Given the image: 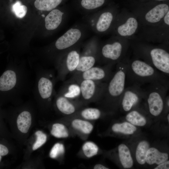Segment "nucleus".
I'll return each mask as SVG.
<instances>
[{
	"instance_id": "nucleus-1",
	"label": "nucleus",
	"mask_w": 169,
	"mask_h": 169,
	"mask_svg": "<svg viewBox=\"0 0 169 169\" xmlns=\"http://www.w3.org/2000/svg\"><path fill=\"white\" fill-rule=\"evenodd\" d=\"M32 70L24 62H13L0 77V92L7 94L13 104H20L23 96L32 92Z\"/></svg>"
},
{
	"instance_id": "nucleus-2",
	"label": "nucleus",
	"mask_w": 169,
	"mask_h": 169,
	"mask_svg": "<svg viewBox=\"0 0 169 169\" xmlns=\"http://www.w3.org/2000/svg\"><path fill=\"white\" fill-rule=\"evenodd\" d=\"M30 67L35 76L32 92L38 108L43 109L50 101L54 93V74L39 63Z\"/></svg>"
},
{
	"instance_id": "nucleus-3",
	"label": "nucleus",
	"mask_w": 169,
	"mask_h": 169,
	"mask_svg": "<svg viewBox=\"0 0 169 169\" xmlns=\"http://www.w3.org/2000/svg\"><path fill=\"white\" fill-rule=\"evenodd\" d=\"M167 77L143 61L136 59L127 63L126 83L142 86L156 82L169 83Z\"/></svg>"
},
{
	"instance_id": "nucleus-4",
	"label": "nucleus",
	"mask_w": 169,
	"mask_h": 169,
	"mask_svg": "<svg viewBox=\"0 0 169 169\" xmlns=\"http://www.w3.org/2000/svg\"><path fill=\"white\" fill-rule=\"evenodd\" d=\"M168 83L156 82L142 86L145 91L149 112L153 116L159 115L163 111L164 98L168 90Z\"/></svg>"
},
{
	"instance_id": "nucleus-5",
	"label": "nucleus",
	"mask_w": 169,
	"mask_h": 169,
	"mask_svg": "<svg viewBox=\"0 0 169 169\" xmlns=\"http://www.w3.org/2000/svg\"><path fill=\"white\" fill-rule=\"evenodd\" d=\"M89 30L84 22L75 24L56 40L54 45L55 49L64 52L82 43Z\"/></svg>"
},
{
	"instance_id": "nucleus-6",
	"label": "nucleus",
	"mask_w": 169,
	"mask_h": 169,
	"mask_svg": "<svg viewBox=\"0 0 169 169\" xmlns=\"http://www.w3.org/2000/svg\"><path fill=\"white\" fill-rule=\"evenodd\" d=\"M127 63H119L116 71L105 85L103 93L114 99L120 100L126 86Z\"/></svg>"
},
{
	"instance_id": "nucleus-7",
	"label": "nucleus",
	"mask_w": 169,
	"mask_h": 169,
	"mask_svg": "<svg viewBox=\"0 0 169 169\" xmlns=\"http://www.w3.org/2000/svg\"><path fill=\"white\" fill-rule=\"evenodd\" d=\"M113 19V14L108 11L100 13H92L84 16L83 18V22L89 30L99 33L107 31L110 27Z\"/></svg>"
},
{
	"instance_id": "nucleus-8",
	"label": "nucleus",
	"mask_w": 169,
	"mask_h": 169,
	"mask_svg": "<svg viewBox=\"0 0 169 169\" xmlns=\"http://www.w3.org/2000/svg\"><path fill=\"white\" fill-rule=\"evenodd\" d=\"M145 95L144 90L141 86L135 84L126 86L120 99L123 110L125 112L130 111L141 98H145Z\"/></svg>"
},
{
	"instance_id": "nucleus-9",
	"label": "nucleus",
	"mask_w": 169,
	"mask_h": 169,
	"mask_svg": "<svg viewBox=\"0 0 169 169\" xmlns=\"http://www.w3.org/2000/svg\"><path fill=\"white\" fill-rule=\"evenodd\" d=\"M33 107L28 103L13 108L17 115V125L19 131L23 134L27 133L31 126Z\"/></svg>"
},
{
	"instance_id": "nucleus-10",
	"label": "nucleus",
	"mask_w": 169,
	"mask_h": 169,
	"mask_svg": "<svg viewBox=\"0 0 169 169\" xmlns=\"http://www.w3.org/2000/svg\"><path fill=\"white\" fill-rule=\"evenodd\" d=\"M151 65L165 76L169 75V54L164 49L155 48L150 52Z\"/></svg>"
},
{
	"instance_id": "nucleus-11",
	"label": "nucleus",
	"mask_w": 169,
	"mask_h": 169,
	"mask_svg": "<svg viewBox=\"0 0 169 169\" xmlns=\"http://www.w3.org/2000/svg\"><path fill=\"white\" fill-rule=\"evenodd\" d=\"M81 44V43L64 52L56 67L65 65L69 71L75 70L80 59L79 47Z\"/></svg>"
},
{
	"instance_id": "nucleus-12",
	"label": "nucleus",
	"mask_w": 169,
	"mask_h": 169,
	"mask_svg": "<svg viewBox=\"0 0 169 169\" xmlns=\"http://www.w3.org/2000/svg\"><path fill=\"white\" fill-rule=\"evenodd\" d=\"M69 15L67 11L56 8L50 11L44 19L45 28L49 31L56 29L67 19Z\"/></svg>"
},
{
	"instance_id": "nucleus-13",
	"label": "nucleus",
	"mask_w": 169,
	"mask_h": 169,
	"mask_svg": "<svg viewBox=\"0 0 169 169\" xmlns=\"http://www.w3.org/2000/svg\"><path fill=\"white\" fill-rule=\"evenodd\" d=\"M122 46L119 42L108 43L102 46L101 50L102 57L105 59L113 62L118 60L120 57Z\"/></svg>"
},
{
	"instance_id": "nucleus-14",
	"label": "nucleus",
	"mask_w": 169,
	"mask_h": 169,
	"mask_svg": "<svg viewBox=\"0 0 169 169\" xmlns=\"http://www.w3.org/2000/svg\"><path fill=\"white\" fill-rule=\"evenodd\" d=\"M81 94L85 100L91 99L98 91H104V89L99 90L95 81L89 79H83L79 85Z\"/></svg>"
},
{
	"instance_id": "nucleus-15",
	"label": "nucleus",
	"mask_w": 169,
	"mask_h": 169,
	"mask_svg": "<svg viewBox=\"0 0 169 169\" xmlns=\"http://www.w3.org/2000/svg\"><path fill=\"white\" fill-rule=\"evenodd\" d=\"M108 69L98 67H93L83 72V79H89L95 81L102 80L108 78Z\"/></svg>"
},
{
	"instance_id": "nucleus-16",
	"label": "nucleus",
	"mask_w": 169,
	"mask_h": 169,
	"mask_svg": "<svg viewBox=\"0 0 169 169\" xmlns=\"http://www.w3.org/2000/svg\"><path fill=\"white\" fill-rule=\"evenodd\" d=\"M169 11L167 5L162 3L158 5L151 9L146 14V20L151 23H155L159 21Z\"/></svg>"
},
{
	"instance_id": "nucleus-17",
	"label": "nucleus",
	"mask_w": 169,
	"mask_h": 169,
	"mask_svg": "<svg viewBox=\"0 0 169 169\" xmlns=\"http://www.w3.org/2000/svg\"><path fill=\"white\" fill-rule=\"evenodd\" d=\"M168 158V154L166 153L160 151L154 147L149 148L146 157V162L149 165H159L167 160Z\"/></svg>"
},
{
	"instance_id": "nucleus-18",
	"label": "nucleus",
	"mask_w": 169,
	"mask_h": 169,
	"mask_svg": "<svg viewBox=\"0 0 169 169\" xmlns=\"http://www.w3.org/2000/svg\"><path fill=\"white\" fill-rule=\"evenodd\" d=\"M55 105L57 109L65 115H71L75 111V106L68 99L59 93L56 97Z\"/></svg>"
},
{
	"instance_id": "nucleus-19",
	"label": "nucleus",
	"mask_w": 169,
	"mask_h": 169,
	"mask_svg": "<svg viewBox=\"0 0 169 169\" xmlns=\"http://www.w3.org/2000/svg\"><path fill=\"white\" fill-rule=\"evenodd\" d=\"M96 61L95 54L83 51L75 70L83 72L94 66Z\"/></svg>"
},
{
	"instance_id": "nucleus-20",
	"label": "nucleus",
	"mask_w": 169,
	"mask_h": 169,
	"mask_svg": "<svg viewBox=\"0 0 169 169\" xmlns=\"http://www.w3.org/2000/svg\"><path fill=\"white\" fill-rule=\"evenodd\" d=\"M119 159L124 168H131L133 164V161L130 150L125 144L120 145L118 147Z\"/></svg>"
},
{
	"instance_id": "nucleus-21",
	"label": "nucleus",
	"mask_w": 169,
	"mask_h": 169,
	"mask_svg": "<svg viewBox=\"0 0 169 169\" xmlns=\"http://www.w3.org/2000/svg\"><path fill=\"white\" fill-rule=\"evenodd\" d=\"M138 27L136 20L133 18H130L125 23L120 26L117 28L119 34L121 36H130L136 32Z\"/></svg>"
},
{
	"instance_id": "nucleus-22",
	"label": "nucleus",
	"mask_w": 169,
	"mask_h": 169,
	"mask_svg": "<svg viewBox=\"0 0 169 169\" xmlns=\"http://www.w3.org/2000/svg\"><path fill=\"white\" fill-rule=\"evenodd\" d=\"M105 0H81L80 6L81 12L86 15L93 13V11L102 6Z\"/></svg>"
},
{
	"instance_id": "nucleus-23",
	"label": "nucleus",
	"mask_w": 169,
	"mask_h": 169,
	"mask_svg": "<svg viewBox=\"0 0 169 169\" xmlns=\"http://www.w3.org/2000/svg\"><path fill=\"white\" fill-rule=\"evenodd\" d=\"M71 125L73 129L84 135H89L93 131L94 126L88 120L76 118L71 122Z\"/></svg>"
},
{
	"instance_id": "nucleus-24",
	"label": "nucleus",
	"mask_w": 169,
	"mask_h": 169,
	"mask_svg": "<svg viewBox=\"0 0 169 169\" xmlns=\"http://www.w3.org/2000/svg\"><path fill=\"white\" fill-rule=\"evenodd\" d=\"M63 0H35L34 5L36 8L41 11H50L56 8Z\"/></svg>"
},
{
	"instance_id": "nucleus-25",
	"label": "nucleus",
	"mask_w": 169,
	"mask_h": 169,
	"mask_svg": "<svg viewBox=\"0 0 169 169\" xmlns=\"http://www.w3.org/2000/svg\"><path fill=\"white\" fill-rule=\"evenodd\" d=\"M149 148V143L146 141H142L138 144L136 150V157L140 164L143 165L146 162V156Z\"/></svg>"
},
{
	"instance_id": "nucleus-26",
	"label": "nucleus",
	"mask_w": 169,
	"mask_h": 169,
	"mask_svg": "<svg viewBox=\"0 0 169 169\" xmlns=\"http://www.w3.org/2000/svg\"><path fill=\"white\" fill-rule=\"evenodd\" d=\"M125 118L130 123L135 125L142 126L146 123L145 117L136 110H133L128 113Z\"/></svg>"
},
{
	"instance_id": "nucleus-27",
	"label": "nucleus",
	"mask_w": 169,
	"mask_h": 169,
	"mask_svg": "<svg viewBox=\"0 0 169 169\" xmlns=\"http://www.w3.org/2000/svg\"><path fill=\"white\" fill-rule=\"evenodd\" d=\"M50 133L52 136L58 138H65L69 136V130L63 124L56 123L54 124L51 127Z\"/></svg>"
},
{
	"instance_id": "nucleus-28",
	"label": "nucleus",
	"mask_w": 169,
	"mask_h": 169,
	"mask_svg": "<svg viewBox=\"0 0 169 169\" xmlns=\"http://www.w3.org/2000/svg\"><path fill=\"white\" fill-rule=\"evenodd\" d=\"M112 130L114 132L130 135L136 131V128L131 123L125 122L114 124L112 127Z\"/></svg>"
},
{
	"instance_id": "nucleus-29",
	"label": "nucleus",
	"mask_w": 169,
	"mask_h": 169,
	"mask_svg": "<svg viewBox=\"0 0 169 169\" xmlns=\"http://www.w3.org/2000/svg\"><path fill=\"white\" fill-rule=\"evenodd\" d=\"M82 149L84 154L88 158H90L96 155L99 150L98 146L91 141L84 142L82 146Z\"/></svg>"
},
{
	"instance_id": "nucleus-30",
	"label": "nucleus",
	"mask_w": 169,
	"mask_h": 169,
	"mask_svg": "<svg viewBox=\"0 0 169 169\" xmlns=\"http://www.w3.org/2000/svg\"><path fill=\"white\" fill-rule=\"evenodd\" d=\"M81 116L87 120H95L98 119L101 116L100 110L95 108H87L81 112Z\"/></svg>"
},
{
	"instance_id": "nucleus-31",
	"label": "nucleus",
	"mask_w": 169,
	"mask_h": 169,
	"mask_svg": "<svg viewBox=\"0 0 169 169\" xmlns=\"http://www.w3.org/2000/svg\"><path fill=\"white\" fill-rule=\"evenodd\" d=\"M59 93L68 99L76 98L81 94L79 85L76 84H72L69 86L67 92H64L61 90Z\"/></svg>"
},
{
	"instance_id": "nucleus-32",
	"label": "nucleus",
	"mask_w": 169,
	"mask_h": 169,
	"mask_svg": "<svg viewBox=\"0 0 169 169\" xmlns=\"http://www.w3.org/2000/svg\"><path fill=\"white\" fill-rule=\"evenodd\" d=\"M27 8L19 0L16 1L12 5V10L17 17L22 18L26 14Z\"/></svg>"
},
{
	"instance_id": "nucleus-33",
	"label": "nucleus",
	"mask_w": 169,
	"mask_h": 169,
	"mask_svg": "<svg viewBox=\"0 0 169 169\" xmlns=\"http://www.w3.org/2000/svg\"><path fill=\"white\" fill-rule=\"evenodd\" d=\"M65 151V148L64 145L62 143L57 142L52 147L49 152V156L52 159H56L64 154Z\"/></svg>"
},
{
	"instance_id": "nucleus-34",
	"label": "nucleus",
	"mask_w": 169,
	"mask_h": 169,
	"mask_svg": "<svg viewBox=\"0 0 169 169\" xmlns=\"http://www.w3.org/2000/svg\"><path fill=\"white\" fill-rule=\"evenodd\" d=\"M36 140L32 146V150L35 151L44 144L47 140L46 135L42 131L39 130L35 133Z\"/></svg>"
},
{
	"instance_id": "nucleus-35",
	"label": "nucleus",
	"mask_w": 169,
	"mask_h": 169,
	"mask_svg": "<svg viewBox=\"0 0 169 169\" xmlns=\"http://www.w3.org/2000/svg\"><path fill=\"white\" fill-rule=\"evenodd\" d=\"M154 168L155 169H169V161H166L162 163Z\"/></svg>"
},
{
	"instance_id": "nucleus-36",
	"label": "nucleus",
	"mask_w": 169,
	"mask_h": 169,
	"mask_svg": "<svg viewBox=\"0 0 169 169\" xmlns=\"http://www.w3.org/2000/svg\"><path fill=\"white\" fill-rule=\"evenodd\" d=\"M9 151L7 147L4 145L0 144V155L1 156H5L7 155Z\"/></svg>"
},
{
	"instance_id": "nucleus-37",
	"label": "nucleus",
	"mask_w": 169,
	"mask_h": 169,
	"mask_svg": "<svg viewBox=\"0 0 169 169\" xmlns=\"http://www.w3.org/2000/svg\"><path fill=\"white\" fill-rule=\"evenodd\" d=\"M94 169H108V167L101 164H97L94 166L93 167Z\"/></svg>"
},
{
	"instance_id": "nucleus-38",
	"label": "nucleus",
	"mask_w": 169,
	"mask_h": 169,
	"mask_svg": "<svg viewBox=\"0 0 169 169\" xmlns=\"http://www.w3.org/2000/svg\"><path fill=\"white\" fill-rule=\"evenodd\" d=\"M164 21L167 25H169V11H168L164 16Z\"/></svg>"
},
{
	"instance_id": "nucleus-39",
	"label": "nucleus",
	"mask_w": 169,
	"mask_h": 169,
	"mask_svg": "<svg viewBox=\"0 0 169 169\" xmlns=\"http://www.w3.org/2000/svg\"><path fill=\"white\" fill-rule=\"evenodd\" d=\"M167 119L168 120V121L169 122V114H168L167 116Z\"/></svg>"
},
{
	"instance_id": "nucleus-40",
	"label": "nucleus",
	"mask_w": 169,
	"mask_h": 169,
	"mask_svg": "<svg viewBox=\"0 0 169 169\" xmlns=\"http://www.w3.org/2000/svg\"><path fill=\"white\" fill-rule=\"evenodd\" d=\"M2 159V156H1L0 155V162L1 161Z\"/></svg>"
},
{
	"instance_id": "nucleus-41",
	"label": "nucleus",
	"mask_w": 169,
	"mask_h": 169,
	"mask_svg": "<svg viewBox=\"0 0 169 169\" xmlns=\"http://www.w3.org/2000/svg\"><path fill=\"white\" fill-rule=\"evenodd\" d=\"M158 0V1H162V0Z\"/></svg>"
}]
</instances>
